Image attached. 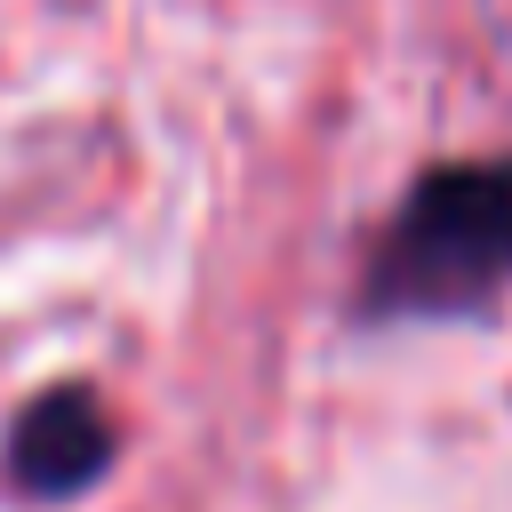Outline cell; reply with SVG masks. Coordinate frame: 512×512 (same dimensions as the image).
Here are the masks:
<instances>
[{"instance_id":"cell-1","label":"cell","mask_w":512,"mask_h":512,"mask_svg":"<svg viewBox=\"0 0 512 512\" xmlns=\"http://www.w3.org/2000/svg\"><path fill=\"white\" fill-rule=\"evenodd\" d=\"M512 288V152L424 168L368 264V312H480Z\"/></svg>"},{"instance_id":"cell-2","label":"cell","mask_w":512,"mask_h":512,"mask_svg":"<svg viewBox=\"0 0 512 512\" xmlns=\"http://www.w3.org/2000/svg\"><path fill=\"white\" fill-rule=\"evenodd\" d=\"M112 464V416L88 384H56L8 424V480L24 496H80Z\"/></svg>"}]
</instances>
